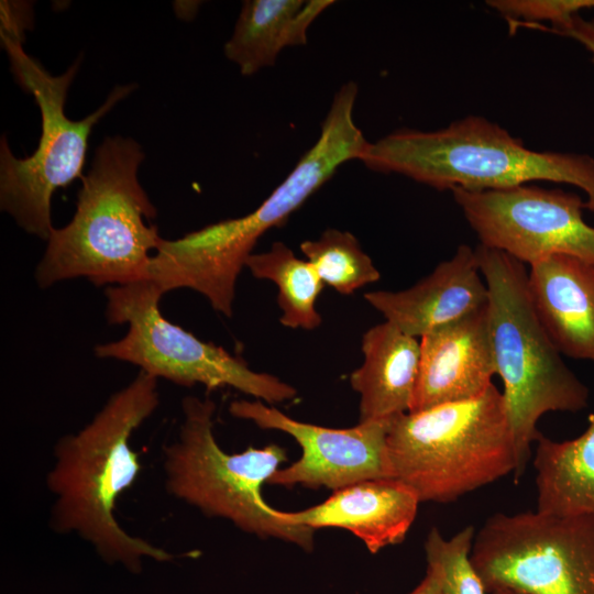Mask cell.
Returning a JSON list of instances; mask_svg holds the SVG:
<instances>
[{"label": "cell", "mask_w": 594, "mask_h": 594, "mask_svg": "<svg viewBox=\"0 0 594 594\" xmlns=\"http://www.w3.org/2000/svg\"><path fill=\"white\" fill-rule=\"evenodd\" d=\"M536 443V510L559 517L594 516V414L579 437L553 441L541 435Z\"/></svg>", "instance_id": "cell-19"}, {"label": "cell", "mask_w": 594, "mask_h": 594, "mask_svg": "<svg viewBox=\"0 0 594 594\" xmlns=\"http://www.w3.org/2000/svg\"><path fill=\"white\" fill-rule=\"evenodd\" d=\"M364 298L386 321L420 339L487 305L488 290L475 249L461 244L451 258L414 286L399 292H370Z\"/></svg>", "instance_id": "cell-14"}, {"label": "cell", "mask_w": 594, "mask_h": 594, "mask_svg": "<svg viewBox=\"0 0 594 594\" xmlns=\"http://www.w3.org/2000/svg\"><path fill=\"white\" fill-rule=\"evenodd\" d=\"M144 157L131 138L108 136L97 147L73 219L53 228L35 268L41 288L73 278L97 287L148 279L152 252L163 238L146 222L156 209L138 177Z\"/></svg>", "instance_id": "cell-3"}, {"label": "cell", "mask_w": 594, "mask_h": 594, "mask_svg": "<svg viewBox=\"0 0 594 594\" xmlns=\"http://www.w3.org/2000/svg\"><path fill=\"white\" fill-rule=\"evenodd\" d=\"M486 3L508 20L548 21L552 30L563 26L583 10H594V0H488Z\"/></svg>", "instance_id": "cell-23"}, {"label": "cell", "mask_w": 594, "mask_h": 594, "mask_svg": "<svg viewBox=\"0 0 594 594\" xmlns=\"http://www.w3.org/2000/svg\"><path fill=\"white\" fill-rule=\"evenodd\" d=\"M1 38L15 80L40 108L42 132L35 152L24 158L15 157L7 139L1 138L0 207L26 233L47 241L54 228L53 194L76 178L81 179L92 128L136 86H116L96 111L81 120H72L65 113V102L80 58L64 74L54 76L24 52L22 38Z\"/></svg>", "instance_id": "cell-8"}, {"label": "cell", "mask_w": 594, "mask_h": 594, "mask_svg": "<svg viewBox=\"0 0 594 594\" xmlns=\"http://www.w3.org/2000/svg\"><path fill=\"white\" fill-rule=\"evenodd\" d=\"M157 381L139 371L82 429L61 438L46 479L54 497L51 527L59 534L75 532L106 562L121 563L131 572L141 570L144 558L158 562L175 558L128 534L114 516L117 501L142 468L130 441L160 404Z\"/></svg>", "instance_id": "cell-1"}, {"label": "cell", "mask_w": 594, "mask_h": 594, "mask_svg": "<svg viewBox=\"0 0 594 594\" xmlns=\"http://www.w3.org/2000/svg\"><path fill=\"white\" fill-rule=\"evenodd\" d=\"M363 363L350 383L360 395L359 422L387 420L410 410L420 361V339L388 321L362 337Z\"/></svg>", "instance_id": "cell-17"}, {"label": "cell", "mask_w": 594, "mask_h": 594, "mask_svg": "<svg viewBox=\"0 0 594 594\" xmlns=\"http://www.w3.org/2000/svg\"><path fill=\"white\" fill-rule=\"evenodd\" d=\"M229 411L262 429L286 432L299 443L300 458L278 469L270 484L336 491L363 480L392 477L386 444L389 419L327 428L295 420L257 399L233 400Z\"/></svg>", "instance_id": "cell-12"}, {"label": "cell", "mask_w": 594, "mask_h": 594, "mask_svg": "<svg viewBox=\"0 0 594 594\" xmlns=\"http://www.w3.org/2000/svg\"><path fill=\"white\" fill-rule=\"evenodd\" d=\"M451 193L480 244L529 266L557 254L594 264V227L576 193L534 185Z\"/></svg>", "instance_id": "cell-11"}, {"label": "cell", "mask_w": 594, "mask_h": 594, "mask_svg": "<svg viewBox=\"0 0 594 594\" xmlns=\"http://www.w3.org/2000/svg\"><path fill=\"white\" fill-rule=\"evenodd\" d=\"M487 594H527V593L508 588V587H497L490 591Z\"/></svg>", "instance_id": "cell-26"}, {"label": "cell", "mask_w": 594, "mask_h": 594, "mask_svg": "<svg viewBox=\"0 0 594 594\" xmlns=\"http://www.w3.org/2000/svg\"><path fill=\"white\" fill-rule=\"evenodd\" d=\"M475 528L468 526L446 539L432 527L425 541L427 570L437 578L443 594H487L471 560Z\"/></svg>", "instance_id": "cell-22"}, {"label": "cell", "mask_w": 594, "mask_h": 594, "mask_svg": "<svg viewBox=\"0 0 594 594\" xmlns=\"http://www.w3.org/2000/svg\"><path fill=\"white\" fill-rule=\"evenodd\" d=\"M245 267L255 278L277 286L283 326L314 330L321 324L316 304L324 284L310 262L297 257L283 242H275L268 251L250 255Z\"/></svg>", "instance_id": "cell-20"}, {"label": "cell", "mask_w": 594, "mask_h": 594, "mask_svg": "<svg viewBox=\"0 0 594 594\" xmlns=\"http://www.w3.org/2000/svg\"><path fill=\"white\" fill-rule=\"evenodd\" d=\"M300 250L323 284L342 295L353 294L381 277L372 258L350 232L328 229L317 240L304 241Z\"/></svg>", "instance_id": "cell-21"}, {"label": "cell", "mask_w": 594, "mask_h": 594, "mask_svg": "<svg viewBox=\"0 0 594 594\" xmlns=\"http://www.w3.org/2000/svg\"><path fill=\"white\" fill-rule=\"evenodd\" d=\"M535 310L561 354L594 362V264L557 254L529 266Z\"/></svg>", "instance_id": "cell-16"}, {"label": "cell", "mask_w": 594, "mask_h": 594, "mask_svg": "<svg viewBox=\"0 0 594 594\" xmlns=\"http://www.w3.org/2000/svg\"><path fill=\"white\" fill-rule=\"evenodd\" d=\"M554 33L571 37L582 44L591 54L594 64V18L584 19L575 15L566 24L552 30Z\"/></svg>", "instance_id": "cell-24"}, {"label": "cell", "mask_w": 594, "mask_h": 594, "mask_svg": "<svg viewBox=\"0 0 594 594\" xmlns=\"http://www.w3.org/2000/svg\"><path fill=\"white\" fill-rule=\"evenodd\" d=\"M496 375L488 304L420 338L418 380L408 413L475 398Z\"/></svg>", "instance_id": "cell-13"}, {"label": "cell", "mask_w": 594, "mask_h": 594, "mask_svg": "<svg viewBox=\"0 0 594 594\" xmlns=\"http://www.w3.org/2000/svg\"><path fill=\"white\" fill-rule=\"evenodd\" d=\"M333 1L246 0L233 33L224 44L226 57L251 76L273 66L287 46L304 45L310 24Z\"/></svg>", "instance_id": "cell-18"}, {"label": "cell", "mask_w": 594, "mask_h": 594, "mask_svg": "<svg viewBox=\"0 0 594 594\" xmlns=\"http://www.w3.org/2000/svg\"><path fill=\"white\" fill-rule=\"evenodd\" d=\"M475 251L488 290L492 351L516 444L513 475L517 483L531 444L542 435L537 428L541 416L583 410L590 391L568 367L542 326L530 297L526 265L482 244Z\"/></svg>", "instance_id": "cell-5"}, {"label": "cell", "mask_w": 594, "mask_h": 594, "mask_svg": "<svg viewBox=\"0 0 594 594\" xmlns=\"http://www.w3.org/2000/svg\"><path fill=\"white\" fill-rule=\"evenodd\" d=\"M353 109L345 100L331 103L317 142L255 210L176 240L162 239L151 258L148 279L164 295L179 288L193 289L216 311L231 317L239 274L258 239L286 222L340 165L360 161L370 142L354 123Z\"/></svg>", "instance_id": "cell-2"}, {"label": "cell", "mask_w": 594, "mask_h": 594, "mask_svg": "<svg viewBox=\"0 0 594 594\" xmlns=\"http://www.w3.org/2000/svg\"><path fill=\"white\" fill-rule=\"evenodd\" d=\"M420 501L416 492L394 477L363 480L333 491L324 502L299 512L275 509L284 522L317 529L351 531L371 553L404 541Z\"/></svg>", "instance_id": "cell-15"}, {"label": "cell", "mask_w": 594, "mask_h": 594, "mask_svg": "<svg viewBox=\"0 0 594 594\" xmlns=\"http://www.w3.org/2000/svg\"><path fill=\"white\" fill-rule=\"evenodd\" d=\"M105 295L107 321L128 324V332L116 341L96 345L97 358L133 364L157 380L180 386L200 384L209 391L233 387L270 404L297 396L292 385L251 370L241 356L167 320L160 310L164 293L152 280L109 286Z\"/></svg>", "instance_id": "cell-9"}, {"label": "cell", "mask_w": 594, "mask_h": 594, "mask_svg": "<svg viewBox=\"0 0 594 594\" xmlns=\"http://www.w3.org/2000/svg\"><path fill=\"white\" fill-rule=\"evenodd\" d=\"M386 444L392 477L420 503L454 502L517 469L506 403L494 384L475 398L391 418Z\"/></svg>", "instance_id": "cell-6"}, {"label": "cell", "mask_w": 594, "mask_h": 594, "mask_svg": "<svg viewBox=\"0 0 594 594\" xmlns=\"http://www.w3.org/2000/svg\"><path fill=\"white\" fill-rule=\"evenodd\" d=\"M361 162L438 190L503 189L547 180L575 186L594 212V157L538 152L486 118L469 116L437 131L399 129L369 143Z\"/></svg>", "instance_id": "cell-4"}, {"label": "cell", "mask_w": 594, "mask_h": 594, "mask_svg": "<svg viewBox=\"0 0 594 594\" xmlns=\"http://www.w3.org/2000/svg\"><path fill=\"white\" fill-rule=\"evenodd\" d=\"M471 560L487 593L594 594V516L496 513L475 532Z\"/></svg>", "instance_id": "cell-10"}, {"label": "cell", "mask_w": 594, "mask_h": 594, "mask_svg": "<svg viewBox=\"0 0 594 594\" xmlns=\"http://www.w3.org/2000/svg\"><path fill=\"white\" fill-rule=\"evenodd\" d=\"M182 409L184 420L178 436L164 448L167 492L209 517L230 520L245 532L311 550L315 529L284 522L262 496V486L286 461V450L268 444L227 453L213 435V400L187 396Z\"/></svg>", "instance_id": "cell-7"}, {"label": "cell", "mask_w": 594, "mask_h": 594, "mask_svg": "<svg viewBox=\"0 0 594 594\" xmlns=\"http://www.w3.org/2000/svg\"><path fill=\"white\" fill-rule=\"evenodd\" d=\"M408 594H443L435 574L427 570L422 581Z\"/></svg>", "instance_id": "cell-25"}]
</instances>
